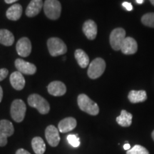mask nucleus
<instances>
[{"mask_svg":"<svg viewBox=\"0 0 154 154\" xmlns=\"http://www.w3.org/2000/svg\"><path fill=\"white\" fill-rule=\"evenodd\" d=\"M80 109L91 116H96L99 113V108L96 102L90 99L86 94H80L77 99Z\"/></svg>","mask_w":154,"mask_h":154,"instance_id":"obj_1","label":"nucleus"},{"mask_svg":"<svg viewBox=\"0 0 154 154\" xmlns=\"http://www.w3.org/2000/svg\"><path fill=\"white\" fill-rule=\"evenodd\" d=\"M28 103L30 106L37 109L41 114H47L50 111L49 103L38 94H34L29 96Z\"/></svg>","mask_w":154,"mask_h":154,"instance_id":"obj_2","label":"nucleus"},{"mask_svg":"<svg viewBox=\"0 0 154 154\" xmlns=\"http://www.w3.org/2000/svg\"><path fill=\"white\" fill-rule=\"evenodd\" d=\"M44 11L49 19H58L61 12V3L58 0H46L44 3Z\"/></svg>","mask_w":154,"mask_h":154,"instance_id":"obj_3","label":"nucleus"},{"mask_svg":"<svg viewBox=\"0 0 154 154\" xmlns=\"http://www.w3.org/2000/svg\"><path fill=\"white\" fill-rule=\"evenodd\" d=\"M49 51L52 57L63 55L66 53L67 47L62 40L57 37L50 38L47 41Z\"/></svg>","mask_w":154,"mask_h":154,"instance_id":"obj_4","label":"nucleus"},{"mask_svg":"<svg viewBox=\"0 0 154 154\" xmlns=\"http://www.w3.org/2000/svg\"><path fill=\"white\" fill-rule=\"evenodd\" d=\"M26 111V104L22 100L16 99L11 103L10 109L11 116L16 122L20 123L24 120Z\"/></svg>","mask_w":154,"mask_h":154,"instance_id":"obj_5","label":"nucleus"},{"mask_svg":"<svg viewBox=\"0 0 154 154\" xmlns=\"http://www.w3.org/2000/svg\"><path fill=\"white\" fill-rule=\"evenodd\" d=\"M106 69L105 61L101 58H96L89 63L88 76L92 79H96L103 74Z\"/></svg>","mask_w":154,"mask_h":154,"instance_id":"obj_6","label":"nucleus"},{"mask_svg":"<svg viewBox=\"0 0 154 154\" xmlns=\"http://www.w3.org/2000/svg\"><path fill=\"white\" fill-rule=\"evenodd\" d=\"M126 38V31L123 28H116L113 29L110 34L111 47L115 51L121 50V45Z\"/></svg>","mask_w":154,"mask_h":154,"instance_id":"obj_7","label":"nucleus"},{"mask_svg":"<svg viewBox=\"0 0 154 154\" xmlns=\"http://www.w3.org/2000/svg\"><path fill=\"white\" fill-rule=\"evenodd\" d=\"M14 128L12 123L8 120L0 121V146H5L7 143V138L14 134Z\"/></svg>","mask_w":154,"mask_h":154,"instance_id":"obj_8","label":"nucleus"},{"mask_svg":"<svg viewBox=\"0 0 154 154\" xmlns=\"http://www.w3.org/2000/svg\"><path fill=\"white\" fill-rule=\"evenodd\" d=\"M59 129L53 125H50L46 128L45 136L48 143L52 147H56L58 146L60 141V136H59Z\"/></svg>","mask_w":154,"mask_h":154,"instance_id":"obj_9","label":"nucleus"},{"mask_svg":"<svg viewBox=\"0 0 154 154\" xmlns=\"http://www.w3.org/2000/svg\"><path fill=\"white\" fill-rule=\"evenodd\" d=\"M15 66L18 72L22 74L26 75H33L36 72V67L34 64L32 63L23 60L21 59H17L15 61Z\"/></svg>","mask_w":154,"mask_h":154,"instance_id":"obj_10","label":"nucleus"},{"mask_svg":"<svg viewBox=\"0 0 154 154\" xmlns=\"http://www.w3.org/2000/svg\"><path fill=\"white\" fill-rule=\"evenodd\" d=\"M16 49L17 54L22 57H26L29 56L32 51V44L30 40L26 37L21 38L17 42Z\"/></svg>","mask_w":154,"mask_h":154,"instance_id":"obj_11","label":"nucleus"},{"mask_svg":"<svg viewBox=\"0 0 154 154\" xmlns=\"http://www.w3.org/2000/svg\"><path fill=\"white\" fill-rule=\"evenodd\" d=\"M138 50V44L132 37H126L121 47V51L126 55L134 54Z\"/></svg>","mask_w":154,"mask_h":154,"instance_id":"obj_12","label":"nucleus"},{"mask_svg":"<svg viewBox=\"0 0 154 154\" xmlns=\"http://www.w3.org/2000/svg\"><path fill=\"white\" fill-rule=\"evenodd\" d=\"M48 92L54 96H61L64 95L66 92V87L63 82L54 81L51 82L47 86Z\"/></svg>","mask_w":154,"mask_h":154,"instance_id":"obj_13","label":"nucleus"},{"mask_svg":"<svg viewBox=\"0 0 154 154\" xmlns=\"http://www.w3.org/2000/svg\"><path fill=\"white\" fill-rule=\"evenodd\" d=\"M44 3L42 0H32L26 9V15L29 17H34L39 14L43 8Z\"/></svg>","mask_w":154,"mask_h":154,"instance_id":"obj_14","label":"nucleus"},{"mask_svg":"<svg viewBox=\"0 0 154 154\" xmlns=\"http://www.w3.org/2000/svg\"><path fill=\"white\" fill-rule=\"evenodd\" d=\"M83 32L88 39L93 40L97 35V25L93 20H87L83 25Z\"/></svg>","mask_w":154,"mask_h":154,"instance_id":"obj_15","label":"nucleus"},{"mask_svg":"<svg viewBox=\"0 0 154 154\" xmlns=\"http://www.w3.org/2000/svg\"><path fill=\"white\" fill-rule=\"evenodd\" d=\"M10 83L14 89L22 90L25 86V79L22 73L18 71L13 72L10 75Z\"/></svg>","mask_w":154,"mask_h":154,"instance_id":"obj_16","label":"nucleus"},{"mask_svg":"<svg viewBox=\"0 0 154 154\" xmlns=\"http://www.w3.org/2000/svg\"><path fill=\"white\" fill-rule=\"evenodd\" d=\"M76 126V120L72 117L63 119L59 123L58 129L61 133H66L74 129Z\"/></svg>","mask_w":154,"mask_h":154,"instance_id":"obj_17","label":"nucleus"},{"mask_svg":"<svg viewBox=\"0 0 154 154\" xmlns=\"http://www.w3.org/2000/svg\"><path fill=\"white\" fill-rule=\"evenodd\" d=\"M22 14V7L19 4H14L7 9L6 16L11 21H17Z\"/></svg>","mask_w":154,"mask_h":154,"instance_id":"obj_18","label":"nucleus"},{"mask_svg":"<svg viewBox=\"0 0 154 154\" xmlns=\"http://www.w3.org/2000/svg\"><path fill=\"white\" fill-rule=\"evenodd\" d=\"M128 100L133 103H140V102L145 101L147 99V94L146 91H143V90H140V91L132 90L128 94Z\"/></svg>","mask_w":154,"mask_h":154,"instance_id":"obj_19","label":"nucleus"},{"mask_svg":"<svg viewBox=\"0 0 154 154\" xmlns=\"http://www.w3.org/2000/svg\"><path fill=\"white\" fill-rule=\"evenodd\" d=\"M75 59L77 61V63L82 68H86L89 64V57L85 51L82 49H76L74 53Z\"/></svg>","mask_w":154,"mask_h":154,"instance_id":"obj_20","label":"nucleus"},{"mask_svg":"<svg viewBox=\"0 0 154 154\" xmlns=\"http://www.w3.org/2000/svg\"><path fill=\"white\" fill-rule=\"evenodd\" d=\"M14 42V36L7 29H0V44L9 47Z\"/></svg>","mask_w":154,"mask_h":154,"instance_id":"obj_21","label":"nucleus"},{"mask_svg":"<svg viewBox=\"0 0 154 154\" xmlns=\"http://www.w3.org/2000/svg\"><path fill=\"white\" fill-rule=\"evenodd\" d=\"M133 116L126 110H122L121 115L116 118V122L121 126L128 127L132 124Z\"/></svg>","mask_w":154,"mask_h":154,"instance_id":"obj_22","label":"nucleus"},{"mask_svg":"<svg viewBox=\"0 0 154 154\" xmlns=\"http://www.w3.org/2000/svg\"><path fill=\"white\" fill-rule=\"evenodd\" d=\"M32 146L36 154H44L46 151V145L41 137H34L32 140Z\"/></svg>","mask_w":154,"mask_h":154,"instance_id":"obj_23","label":"nucleus"},{"mask_svg":"<svg viewBox=\"0 0 154 154\" xmlns=\"http://www.w3.org/2000/svg\"><path fill=\"white\" fill-rule=\"evenodd\" d=\"M142 24L149 27L154 28V13H147L141 18Z\"/></svg>","mask_w":154,"mask_h":154,"instance_id":"obj_24","label":"nucleus"},{"mask_svg":"<svg viewBox=\"0 0 154 154\" xmlns=\"http://www.w3.org/2000/svg\"><path fill=\"white\" fill-rule=\"evenodd\" d=\"M126 154H149V152L143 146L136 145L130 150L127 151Z\"/></svg>","mask_w":154,"mask_h":154,"instance_id":"obj_25","label":"nucleus"},{"mask_svg":"<svg viewBox=\"0 0 154 154\" xmlns=\"http://www.w3.org/2000/svg\"><path fill=\"white\" fill-rule=\"evenodd\" d=\"M67 140H68L69 144L74 148L79 147L80 145V139L78 137L77 135H75V134L68 135V136H67Z\"/></svg>","mask_w":154,"mask_h":154,"instance_id":"obj_26","label":"nucleus"},{"mask_svg":"<svg viewBox=\"0 0 154 154\" xmlns=\"http://www.w3.org/2000/svg\"><path fill=\"white\" fill-rule=\"evenodd\" d=\"M9 72L7 69H0V82L3 81L8 76Z\"/></svg>","mask_w":154,"mask_h":154,"instance_id":"obj_27","label":"nucleus"},{"mask_svg":"<svg viewBox=\"0 0 154 154\" xmlns=\"http://www.w3.org/2000/svg\"><path fill=\"white\" fill-rule=\"evenodd\" d=\"M122 6L124 8H126V10L128 11H131L133 9V6L129 2H124L122 4Z\"/></svg>","mask_w":154,"mask_h":154,"instance_id":"obj_28","label":"nucleus"},{"mask_svg":"<svg viewBox=\"0 0 154 154\" xmlns=\"http://www.w3.org/2000/svg\"><path fill=\"white\" fill-rule=\"evenodd\" d=\"M16 154H31L29 152H28L26 150L23 149H20L19 150H17L16 152Z\"/></svg>","mask_w":154,"mask_h":154,"instance_id":"obj_29","label":"nucleus"},{"mask_svg":"<svg viewBox=\"0 0 154 154\" xmlns=\"http://www.w3.org/2000/svg\"><path fill=\"white\" fill-rule=\"evenodd\" d=\"M124 149L126 150V151H128V150L131 149V145L129 143H126L124 146Z\"/></svg>","mask_w":154,"mask_h":154,"instance_id":"obj_30","label":"nucleus"},{"mask_svg":"<svg viewBox=\"0 0 154 154\" xmlns=\"http://www.w3.org/2000/svg\"><path fill=\"white\" fill-rule=\"evenodd\" d=\"M2 98H3V90H2V88L1 87V86H0V102H1L2 100Z\"/></svg>","mask_w":154,"mask_h":154,"instance_id":"obj_31","label":"nucleus"},{"mask_svg":"<svg viewBox=\"0 0 154 154\" xmlns=\"http://www.w3.org/2000/svg\"><path fill=\"white\" fill-rule=\"evenodd\" d=\"M18 1V0H5V2L7 4H11V3H14L15 2Z\"/></svg>","mask_w":154,"mask_h":154,"instance_id":"obj_32","label":"nucleus"},{"mask_svg":"<svg viewBox=\"0 0 154 154\" xmlns=\"http://www.w3.org/2000/svg\"><path fill=\"white\" fill-rule=\"evenodd\" d=\"M136 2H137L138 4H139V5H140V4H143L144 0H136Z\"/></svg>","mask_w":154,"mask_h":154,"instance_id":"obj_33","label":"nucleus"},{"mask_svg":"<svg viewBox=\"0 0 154 154\" xmlns=\"http://www.w3.org/2000/svg\"><path fill=\"white\" fill-rule=\"evenodd\" d=\"M151 136H152V138H153V140H154V131H153V132H152Z\"/></svg>","mask_w":154,"mask_h":154,"instance_id":"obj_34","label":"nucleus"},{"mask_svg":"<svg viewBox=\"0 0 154 154\" xmlns=\"http://www.w3.org/2000/svg\"><path fill=\"white\" fill-rule=\"evenodd\" d=\"M149 1L151 2V3L154 6V0H149Z\"/></svg>","mask_w":154,"mask_h":154,"instance_id":"obj_35","label":"nucleus"}]
</instances>
